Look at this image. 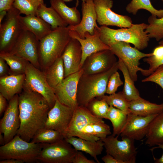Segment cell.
Wrapping results in <instances>:
<instances>
[{"instance_id":"obj_1","label":"cell","mask_w":163,"mask_h":163,"mask_svg":"<svg viewBox=\"0 0 163 163\" xmlns=\"http://www.w3.org/2000/svg\"><path fill=\"white\" fill-rule=\"evenodd\" d=\"M18 107L21 124L16 135L30 142L39 130L44 128L50 108L41 95L24 89L19 94Z\"/></svg>"},{"instance_id":"obj_2","label":"cell","mask_w":163,"mask_h":163,"mask_svg":"<svg viewBox=\"0 0 163 163\" xmlns=\"http://www.w3.org/2000/svg\"><path fill=\"white\" fill-rule=\"evenodd\" d=\"M147 26L145 23L133 24L129 27L117 29L101 26L97 30L101 40L110 47L116 43L124 42L142 50L147 47L150 39L145 30Z\"/></svg>"},{"instance_id":"obj_3","label":"cell","mask_w":163,"mask_h":163,"mask_svg":"<svg viewBox=\"0 0 163 163\" xmlns=\"http://www.w3.org/2000/svg\"><path fill=\"white\" fill-rule=\"evenodd\" d=\"M118 70L117 61L110 69L105 72L83 74L78 85L76 98L78 105L86 107L94 98L104 95L110 77Z\"/></svg>"},{"instance_id":"obj_4","label":"cell","mask_w":163,"mask_h":163,"mask_svg":"<svg viewBox=\"0 0 163 163\" xmlns=\"http://www.w3.org/2000/svg\"><path fill=\"white\" fill-rule=\"evenodd\" d=\"M71 38L68 28L59 27L39 40V61L44 70L61 56Z\"/></svg>"},{"instance_id":"obj_5","label":"cell","mask_w":163,"mask_h":163,"mask_svg":"<svg viewBox=\"0 0 163 163\" xmlns=\"http://www.w3.org/2000/svg\"><path fill=\"white\" fill-rule=\"evenodd\" d=\"M41 149V143L26 141L16 135L9 142L0 146V159L13 158L33 162L37 161Z\"/></svg>"},{"instance_id":"obj_6","label":"cell","mask_w":163,"mask_h":163,"mask_svg":"<svg viewBox=\"0 0 163 163\" xmlns=\"http://www.w3.org/2000/svg\"><path fill=\"white\" fill-rule=\"evenodd\" d=\"M20 11L13 6L0 25V53H9L24 30Z\"/></svg>"},{"instance_id":"obj_7","label":"cell","mask_w":163,"mask_h":163,"mask_svg":"<svg viewBox=\"0 0 163 163\" xmlns=\"http://www.w3.org/2000/svg\"><path fill=\"white\" fill-rule=\"evenodd\" d=\"M37 161L44 163H73L78 151L65 139L50 144L41 143Z\"/></svg>"},{"instance_id":"obj_8","label":"cell","mask_w":163,"mask_h":163,"mask_svg":"<svg viewBox=\"0 0 163 163\" xmlns=\"http://www.w3.org/2000/svg\"><path fill=\"white\" fill-rule=\"evenodd\" d=\"M24 89L38 93L48 102L50 109L54 106L56 97L53 90L48 84L44 71H42L29 62L25 72Z\"/></svg>"},{"instance_id":"obj_9","label":"cell","mask_w":163,"mask_h":163,"mask_svg":"<svg viewBox=\"0 0 163 163\" xmlns=\"http://www.w3.org/2000/svg\"><path fill=\"white\" fill-rule=\"evenodd\" d=\"M110 47L112 53L125 65L133 81H136L138 72L143 69L139 66L140 60L143 58L152 56V53H142L135 47L131 46L129 43L124 42L116 43Z\"/></svg>"},{"instance_id":"obj_10","label":"cell","mask_w":163,"mask_h":163,"mask_svg":"<svg viewBox=\"0 0 163 163\" xmlns=\"http://www.w3.org/2000/svg\"><path fill=\"white\" fill-rule=\"evenodd\" d=\"M119 135L112 134L101 139L107 154L113 156L124 163H135L137 152L134 145V140L126 137L118 139Z\"/></svg>"},{"instance_id":"obj_11","label":"cell","mask_w":163,"mask_h":163,"mask_svg":"<svg viewBox=\"0 0 163 163\" xmlns=\"http://www.w3.org/2000/svg\"><path fill=\"white\" fill-rule=\"evenodd\" d=\"M39 40L30 32L24 29L16 43L8 53L29 61L35 67L41 68L39 61Z\"/></svg>"},{"instance_id":"obj_12","label":"cell","mask_w":163,"mask_h":163,"mask_svg":"<svg viewBox=\"0 0 163 163\" xmlns=\"http://www.w3.org/2000/svg\"><path fill=\"white\" fill-rule=\"evenodd\" d=\"M97 15V22L101 26H115L128 28L133 24L127 15L118 14L111 10L112 0H93Z\"/></svg>"},{"instance_id":"obj_13","label":"cell","mask_w":163,"mask_h":163,"mask_svg":"<svg viewBox=\"0 0 163 163\" xmlns=\"http://www.w3.org/2000/svg\"><path fill=\"white\" fill-rule=\"evenodd\" d=\"M19 95H14L9 101L4 116L0 121V133L3 134L4 144L16 135L21 124L18 107Z\"/></svg>"},{"instance_id":"obj_14","label":"cell","mask_w":163,"mask_h":163,"mask_svg":"<svg viewBox=\"0 0 163 163\" xmlns=\"http://www.w3.org/2000/svg\"><path fill=\"white\" fill-rule=\"evenodd\" d=\"M83 74V71L81 69L65 78L53 89L56 98L60 103L74 109L78 106L76 98L78 85Z\"/></svg>"},{"instance_id":"obj_15","label":"cell","mask_w":163,"mask_h":163,"mask_svg":"<svg viewBox=\"0 0 163 163\" xmlns=\"http://www.w3.org/2000/svg\"><path fill=\"white\" fill-rule=\"evenodd\" d=\"M74 109L60 103L56 98L53 107L49 111L45 128L56 130L64 136L72 118Z\"/></svg>"},{"instance_id":"obj_16","label":"cell","mask_w":163,"mask_h":163,"mask_svg":"<svg viewBox=\"0 0 163 163\" xmlns=\"http://www.w3.org/2000/svg\"><path fill=\"white\" fill-rule=\"evenodd\" d=\"M117 61L115 55L110 49L103 50L87 57L81 69L85 74L101 73L110 69Z\"/></svg>"},{"instance_id":"obj_17","label":"cell","mask_w":163,"mask_h":163,"mask_svg":"<svg viewBox=\"0 0 163 163\" xmlns=\"http://www.w3.org/2000/svg\"><path fill=\"white\" fill-rule=\"evenodd\" d=\"M142 117L129 113L120 135L134 140H140L146 136L150 123L158 114Z\"/></svg>"},{"instance_id":"obj_18","label":"cell","mask_w":163,"mask_h":163,"mask_svg":"<svg viewBox=\"0 0 163 163\" xmlns=\"http://www.w3.org/2000/svg\"><path fill=\"white\" fill-rule=\"evenodd\" d=\"M82 17L79 24L75 26L68 25L70 30L76 32L81 38L85 39L86 32L94 34L95 29H98L97 15L93 0H87L82 4Z\"/></svg>"},{"instance_id":"obj_19","label":"cell","mask_w":163,"mask_h":163,"mask_svg":"<svg viewBox=\"0 0 163 163\" xmlns=\"http://www.w3.org/2000/svg\"><path fill=\"white\" fill-rule=\"evenodd\" d=\"M82 56L80 43L76 39L71 37L61 56L63 63L64 78L81 69Z\"/></svg>"},{"instance_id":"obj_20","label":"cell","mask_w":163,"mask_h":163,"mask_svg":"<svg viewBox=\"0 0 163 163\" xmlns=\"http://www.w3.org/2000/svg\"><path fill=\"white\" fill-rule=\"evenodd\" d=\"M102 121V119L93 115L87 107L78 106L74 110L72 118L65 133V139L77 137L82 129L90 123Z\"/></svg>"},{"instance_id":"obj_21","label":"cell","mask_w":163,"mask_h":163,"mask_svg":"<svg viewBox=\"0 0 163 163\" xmlns=\"http://www.w3.org/2000/svg\"><path fill=\"white\" fill-rule=\"evenodd\" d=\"M69 34L71 37L76 39L81 45L82 56L81 69L85 59L91 54L102 50H110V47L104 43L101 39L97 29H95L93 35L86 32L85 39L81 38L76 32L72 30H69Z\"/></svg>"},{"instance_id":"obj_22","label":"cell","mask_w":163,"mask_h":163,"mask_svg":"<svg viewBox=\"0 0 163 163\" xmlns=\"http://www.w3.org/2000/svg\"><path fill=\"white\" fill-rule=\"evenodd\" d=\"M25 78V74L0 77V93L9 101L22 91Z\"/></svg>"},{"instance_id":"obj_23","label":"cell","mask_w":163,"mask_h":163,"mask_svg":"<svg viewBox=\"0 0 163 163\" xmlns=\"http://www.w3.org/2000/svg\"><path fill=\"white\" fill-rule=\"evenodd\" d=\"M65 139L76 150L89 154L97 163H100L97 156L101 154L104 147V143L102 140L91 141L74 136L67 138Z\"/></svg>"},{"instance_id":"obj_24","label":"cell","mask_w":163,"mask_h":163,"mask_svg":"<svg viewBox=\"0 0 163 163\" xmlns=\"http://www.w3.org/2000/svg\"><path fill=\"white\" fill-rule=\"evenodd\" d=\"M20 19L23 29L32 33L39 40L53 30L50 25L36 15L20 16Z\"/></svg>"},{"instance_id":"obj_25","label":"cell","mask_w":163,"mask_h":163,"mask_svg":"<svg viewBox=\"0 0 163 163\" xmlns=\"http://www.w3.org/2000/svg\"><path fill=\"white\" fill-rule=\"evenodd\" d=\"M111 134L110 126L104 121L88 124L82 129L77 137L86 140L96 141L104 138Z\"/></svg>"},{"instance_id":"obj_26","label":"cell","mask_w":163,"mask_h":163,"mask_svg":"<svg viewBox=\"0 0 163 163\" xmlns=\"http://www.w3.org/2000/svg\"><path fill=\"white\" fill-rule=\"evenodd\" d=\"M129 110L130 113L133 114L147 117L163 111V103H152L140 97L130 101Z\"/></svg>"},{"instance_id":"obj_27","label":"cell","mask_w":163,"mask_h":163,"mask_svg":"<svg viewBox=\"0 0 163 163\" xmlns=\"http://www.w3.org/2000/svg\"><path fill=\"white\" fill-rule=\"evenodd\" d=\"M65 2L63 0H50L51 6L56 10L68 25L73 26L78 24L81 19L77 7H69Z\"/></svg>"},{"instance_id":"obj_28","label":"cell","mask_w":163,"mask_h":163,"mask_svg":"<svg viewBox=\"0 0 163 163\" xmlns=\"http://www.w3.org/2000/svg\"><path fill=\"white\" fill-rule=\"evenodd\" d=\"M146 137L145 144L149 146L163 144V111L151 122Z\"/></svg>"},{"instance_id":"obj_29","label":"cell","mask_w":163,"mask_h":163,"mask_svg":"<svg viewBox=\"0 0 163 163\" xmlns=\"http://www.w3.org/2000/svg\"><path fill=\"white\" fill-rule=\"evenodd\" d=\"M37 16L50 25L52 30L68 26L55 9L51 6L47 7L44 3L39 7Z\"/></svg>"},{"instance_id":"obj_30","label":"cell","mask_w":163,"mask_h":163,"mask_svg":"<svg viewBox=\"0 0 163 163\" xmlns=\"http://www.w3.org/2000/svg\"><path fill=\"white\" fill-rule=\"evenodd\" d=\"M47 81L53 89L58 86L64 78V70L62 58H58L45 70Z\"/></svg>"},{"instance_id":"obj_31","label":"cell","mask_w":163,"mask_h":163,"mask_svg":"<svg viewBox=\"0 0 163 163\" xmlns=\"http://www.w3.org/2000/svg\"><path fill=\"white\" fill-rule=\"evenodd\" d=\"M118 68L122 72L124 78V85L122 91L126 98L130 101L140 97L139 91L134 85V82L131 78L127 68L122 61L119 59Z\"/></svg>"},{"instance_id":"obj_32","label":"cell","mask_w":163,"mask_h":163,"mask_svg":"<svg viewBox=\"0 0 163 163\" xmlns=\"http://www.w3.org/2000/svg\"><path fill=\"white\" fill-rule=\"evenodd\" d=\"M0 57L5 60L9 67V75L25 74L27 66L29 62V61L8 53H0Z\"/></svg>"},{"instance_id":"obj_33","label":"cell","mask_w":163,"mask_h":163,"mask_svg":"<svg viewBox=\"0 0 163 163\" xmlns=\"http://www.w3.org/2000/svg\"><path fill=\"white\" fill-rule=\"evenodd\" d=\"M152 55L145 57L144 61L149 65L147 69L141 71L142 74L148 76L152 73L159 66L163 64V38L160 40L158 45L153 50Z\"/></svg>"},{"instance_id":"obj_34","label":"cell","mask_w":163,"mask_h":163,"mask_svg":"<svg viewBox=\"0 0 163 163\" xmlns=\"http://www.w3.org/2000/svg\"><path fill=\"white\" fill-rule=\"evenodd\" d=\"M143 9L149 11L152 15L160 18L163 17V8L158 10L152 5L150 0H132L127 5L126 10L129 14L136 15L139 10Z\"/></svg>"},{"instance_id":"obj_35","label":"cell","mask_w":163,"mask_h":163,"mask_svg":"<svg viewBox=\"0 0 163 163\" xmlns=\"http://www.w3.org/2000/svg\"><path fill=\"white\" fill-rule=\"evenodd\" d=\"M127 115L120 109L110 106L107 119L109 120L112 123L113 127L112 134L113 136L120 135L126 123Z\"/></svg>"},{"instance_id":"obj_36","label":"cell","mask_w":163,"mask_h":163,"mask_svg":"<svg viewBox=\"0 0 163 163\" xmlns=\"http://www.w3.org/2000/svg\"><path fill=\"white\" fill-rule=\"evenodd\" d=\"M65 139L64 136L58 131L44 128L34 136L31 142L37 143H52Z\"/></svg>"},{"instance_id":"obj_37","label":"cell","mask_w":163,"mask_h":163,"mask_svg":"<svg viewBox=\"0 0 163 163\" xmlns=\"http://www.w3.org/2000/svg\"><path fill=\"white\" fill-rule=\"evenodd\" d=\"M96 98L104 100L110 106L120 109L127 115L130 113V101L126 98L122 91L109 95H104Z\"/></svg>"},{"instance_id":"obj_38","label":"cell","mask_w":163,"mask_h":163,"mask_svg":"<svg viewBox=\"0 0 163 163\" xmlns=\"http://www.w3.org/2000/svg\"><path fill=\"white\" fill-rule=\"evenodd\" d=\"M148 24L145 30L150 38L159 41L163 38V17L152 15L148 18Z\"/></svg>"},{"instance_id":"obj_39","label":"cell","mask_w":163,"mask_h":163,"mask_svg":"<svg viewBox=\"0 0 163 163\" xmlns=\"http://www.w3.org/2000/svg\"><path fill=\"white\" fill-rule=\"evenodd\" d=\"M44 0H14L13 6L21 14L37 16L38 8Z\"/></svg>"},{"instance_id":"obj_40","label":"cell","mask_w":163,"mask_h":163,"mask_svg":"<svg viewBox=\"0 0 163 163\" xmlns=\"http://www.w3.org/2000/svg\"><path fill=\"white\" fill-rule=\"evenodd\" d=\"M109 107L104 100L95 98L88 103L86 107L95 116L107 119Z\"/></svg>"},{"instance_id":"obj_41","label":"cell","mask_w":163,"mask_h":163,"mask_svg":"<svg viewBox=\"0 0 163 163\" xmlns=\"http://www.w3.org/2000/svg\"><path fill=\"white\" fill-rule=\"evenodd\" d=\"M123 84L117 71L114 72L109 79L106 93L110 95L116 93L118 87L122 85Z\"/></svg>"},{"instance_id":"obj_42","label":"cell","mask_w":163,"mask_h":163,"mask_svg":"<svg viewBox=\"0 0 163 163\" xmlns=\"http://www.w3.org/2000/svg\"><path fill=\"white\" fill-rule=\"evenodd\" d=\"M142 81L155 83L163 90V64L159 66L152 73L142 79Z\"/></svg>"},{"instance_id":"obj_43","label":"cell","mask_w":163,"mask_h":163,"mask_svg":"<svg viewBox=\"0 0 163 163\" xmlns=\"http://www.w3.org/2000/svg\"><path fill=\"white\" fill-rule=\"evenodd\" d=\"M93 160L88 159L80 151H78L74 157L73 163H96Z\"/></svg>"},{"instance_id":"obj_44","label":"cell","mask_w":163,"mask_h":163,"mask_svg":"<svg viewBox=\"0 0 163 163\" xmlns=\"http://www.w3.org/2000/svg\"><path fill=\"white\" fill-rule=\"evenodd\" d=\"M5 60L0 57V77L9 75V69Z\"/></svg>"},{"instance_id":"obj_45","label":"cell","mask_w":163,"mask_h":163,"mask_svg":"<svg viewBox=\"0 0 163 163\" xmlns=\"http://www.w3.org/2000/svg\"><path fill=\"white\" fill-rule=\"evenodd\" d=\"M14 0H0V11H8L13 6Z\"/></svg>"},{"instance_id":"obj_46","label":"cell","mask_w":163,"mask_h":163,"mask_svg":"<svg viewBox=\"0 0 163 163\" xmlns=\"http://www.w3.org/2000/svg\"><path fill=\"white\" fill-rule=\"evenodd\" d=\"M101 160L105 163H124L123 161L118 160L108 154L103 156Z\"/></svg>"},{"instance_id":"obj_47","label":"cell","mask_w":163,"mask_h":163,"mask_svg":"<svg viewBox=\"0 0 163 163\" xmlns=\"http://www.w3.org/2000/svg\"><path fill=\"white\" fill-rule=\"evenodd\" d=\"M6 98L0 93V114L5 111L6 107Z\"/></svg>"},{"instance_id":"obj_48","label":"cell","mask_w":163,"mask_h":163,"mask_svg":"<svg viewBox=\"0 0 163 163\" xmlns=\"http://www.w3.org/2000/svg\"><path fill=\"white\" fill-rule=\"evenodd\" d=\"M24 161L15 159L11 158L1 160L0 163H23Z\"/></svg>"},{"instance_id":"obj_49","label":"cell","mask_w":163,"mask_h":163,"mask_svg":"<svg viewBox=\"0 0 163 163\" xmlns=\"http://www.w3.org/2000/svg\"><path fill=\"white\" fill-rule=\"evenodd\" d=\"M158 146L152 149V150L156 148L161 149L163 150V154L159 158H155V163H163V144H159Z\"/></svg>"},{"instance_id":"obj_50","label":"cell","mask_w":163,"mask_h":163,"mask_svg":"<svg viewBox=\"0 0 163 163\" xmlns=\"http://www.w3.org/2000/svg\"><path fill=\"white\" fill-rule=\"evenodd\" d=\"M7 12V11H0V25L1 24L3 18H5Z\"/></svg>"},{"instance_id":"obj_51","label":"cell","mask_w":163,"mask_h":163,"mask_svg":"<svg viewBox=\"0 0 163 163\" xmlns=\"http://www.w3.org/2000/svg\"><path fill=\"white\" fill-rule=\"evenodd\" d=\"M0 143L2 145H4V138L3 135L0 133Z\"/></svg>"},{"instance_id":"obj_52","label":"cell","mask_w":163,"mask_h":163,"mask_svg":"<svg viewBox=\"0 0 163 163\" xmlns=\"http://www.w3.org/2000/svg\"><path fill=\"white\" fill-rule=\"evenodd\" d=\"M63 0L65 2H69L72 1V0ZM81 0L82 1V2H85L87 0ZM78 1H79V0H76L77 2H76V7H77L78 4V3H79Z\"/></svg>"},{"instance_id":"obj_53","label":"cell","mask_w":163,"mask_h":163,"mask_svg":"<svg viewBox=\"0 0 163 163\" xmlns=\"http://www.w3.org/2000/svg\"><path fill=\"white\" fill-rule=\"evenodd\" d=\"M163 3V0H161Z\"/></svg>"}]
</instances>
